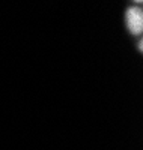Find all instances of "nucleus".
Segmentation results:
<instances>
[{
	"label": "nucleus",
	"instance_id": "f03ea898",
	"mask_svg": "<svg viewBox=\"0 0 143 150\" xmlns=\"http://www.w3.org/2000/svg\"><path fill=\"white\" fill-rule=\"evenodd\" d=\"M136 2H139V3H140V2H142V0H136Z\"/></svg>",
	"mask_w": 143,
	"mask_h": 150
},
{
	"label": "nucleus",
	"instance_id": "f257e3e1",
	"mask_svg": "<svg viewBox=\"0 0 143 150\" xmlns=\"http://www.w3.org/2000/svg\"><path fill=\"white\" fill-rule=\"evenodd\" d=\"M127 24L128 29L131 30L134 35H140L143 30V14L142 9L133 8L127 12Z\"/></svg>",
	"mask_w": 143,
	"mask_h": 150
}]
</instances>
